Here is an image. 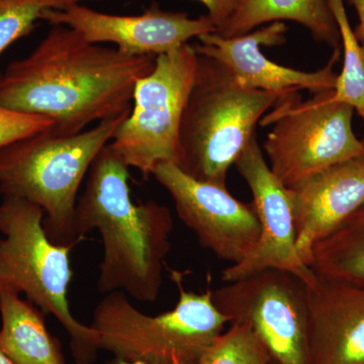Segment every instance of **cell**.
Listing matches in <instances>:
<instances>
[{
	"instance_id": "9a60e30c",
	"label": "cell",
	"mask_w": 364,
	"mask_h": 364,
	"mask_svg": "<svg viewBox=\"0 0 364 364\" xmlns=\"http://www.w3.org/2000/svg\"><path fill=\"white\" fill-rule=\"evenodd\" d=\"M308 301L310 364H364V286L317 275Z\"/></svg>"
},
{
	"instance_id": "ba28073f",
	"label": "cell",
	"mask_w": 364,
	"mask_h": 364,
	"mask_svg": "<svg viewBox=\"0 0 364 364\" xmlns=\"http://www.w3.org/2000/svg\"><path fill=\"white\" fill-rule=\"evenodd\" d=\"M198 54L184 44L158 55L153 70L136 82L130 114L109 145L143 178L161 163H176L179 127L195 79Z\"/></svg>"
},
{
	"instance_id": "8fae6325",
	"label": "cell",
	"mask_w": 364,
	"mask_h": 364,
	"mask_svg": "<svg viewBox=\"0 0 364 364\" xmlns=\"http://www.w3.org/2000/svg\"><path fill=\"white\" fill-rule=\"evenodd\" d=\"M235 165L252 193L260 236L257 245L245 259L223 270L222 279L234 282L274 268L293 273L306 286H313L317 274L304 262L296 248V225L289 188L270 169L256 134Z\"/></svg>"
},
{
	"instance_id": "ac0fdd59",
	"label": "cell",
	"mask_w": 364,
	"mask_h": 364,
	"mask_svg": "<svg viewBox=\"0 0 364 364\" xmlns=\"http://www.w3.org/2000/svg\"><path fill=\"white\" fill-rule=\"evenodd\" d=\"M310 267L318 277L364 286V205L314 246Z\"/></svg>"
},
{
	"instance_id": "8992f818",
	"label": "cell",
	"mask_w": 364,
	"mask_h": 364,
	"mask_svg": "<svg viewBox=\"0 0 364 364\" xmlns=\"http://www.w3.org/2000/svg\"><path fill=\"white\" fill-rule=\"evenodd\" d=\"M2 196L0 287L25 294L43 313L54 316L70 337L76 364H93L100 350L97 333L74 318L67 298L73 277L72 248L50 240L39 205L18 196Z\"/></svg>"
},
{
	"instance_id": "d4e9b609",
	"label": "cell",
	"mask_w": 364,
	"mask_h": 364,
	"mask_svg": "<svg viewBox=\"0 0 364 364\" xmlns=\"http://www.w3.org/2000/svg\"><path fill=\"white\" fill-rule=\"evenodd\" d=\"M0 364H14V361L1 349H0Z\"/></svg>"
},
{
	"instance_id": "d6986e66",
	"label": "cell",
	"mask_w": 364,
	"mask_h": 364,
	"mask_svg": "<svg viewBox=\"0 0 364 364\" xmlns=\"http://www.w3.org/2000/svg\"><path fill=\"white\" fill-rule=\"evenodd\" d=\"M327 1L338 26L343 49V68L337 76L333 98L350 105L364 122V42L352 30L343 0Z\"/></svg>"
},
{
	"instance_id": "44dd1931",
	"label": "cell",
	"mask_w": 364,
	"mask_h": 364,
	"mask_svg": "<svg viewBox=\"0 0 364 364\" xmlns=\"http://www.w3.org/2000/svg\"><path fill=\"white\" fill-rule=\"evenodd\" d=\"M85 0H0V55L30 35L48 9H62Z\"/></svg>"
},
{
	"instance_id": "52a82bcc",
	"label": "cell",
	"mask_w": 364,
	"mask_h": 364,
	"mask_svg": "<svg viewBox=\"0 0 364 364\" xmlns=\"http://www.w3.org/2000/svg\"><path fill=\"white\" fill-rule=\"evenodd\" d=\"M333 95L334 90L318 91L303 102L293 93L261 119V126H273L263 145L268 165L287 188L364 155L363 141L352 128L353 107Z\"/></svg>"
},
{
	"instance_id": "484cf974",
	"label": "cell",
	"mask_w": 364,
	"mask_h": 364,
	"mask_svg": "<svg viewBox=\"0 0 364 364\" xmlns=\"http://www.w3.org/2000/svg\"><path fill=\"white\" fill-rule=\"evenodd\" d=\"M117 364H147V363H140V361H136V363H128V361L117 360ZM176 364H179V363H176Z\"/></svg>"
},
{
	"instance_id": "4fadbf2b",
	"label": "cell",
	"mask_w": 364,
	"mask_h": 364,
	"mask_svg": "<svg viewBox=\"0 0 364 364\" xmlns=\"http://www.w3.org/2000/svg\"><path fill=\"white\" fill-rule=\"evenodd\" d=\"M287 26L275 21L259 30L239 37L225 38L217 33L200 36L193 45L198 55L219 61L233 74L239 85L251 90L270 91L289 95L301 90L318 91L334 90L337 76L334 66L340 49L335 48L327 65L314 72L294 70L268 60L261 52V46L274 47L287 40Z\"/></svg>"
},
{
	"instance_id": "30bf717a",
	"label": "cell",
	"mask_w": 364,
	"mask_h": 364,
	"mask_svg": "<svg viewBox=\"0 0 364 364\" xmlns=\"http://www.w3.org/2000/svg\"><path fill=\"white\" fill-rule=\"evenodd\" d=\"M152 176L168 191L177 215L202 247L232 265L252 252L260 236L253 203L237 200L225 186L193 178L174 163L158 164Z\"/></svg>"
},
{
	"instance_id": "6da1fadb",
	"label": "cell",
	"mask_w": 364,
	"mask_h": 364,
	"mask_svg": "<svg viewBox=\"0 0 364 364\" xmlns=\"http://www.w3.org/2000/svg\"><path fill=\"white\" fill-rule=\"evenodd\" d=\"M154 56H130L93 44L66 26H53L28 56L0 74V105L44 117L51 133L71 136L130 112L136 82Z\"/></svg>"
},
{
	"instance_id": "83f0119b",
	"label": "cell",
	"mask_w": 364,
	"mask_h": 364,
	"mask_svg": "<svg viewBox=\"0 0 364 364\" xmlns=\"http://www.w3.org/2000/svg\"><path fill=\"white\" fill-rule=\"evenodd\" d=\"M364 143V142H363Z\"/></svg>"
},
{
	"instance_id": "4316f807",
	"label": "cell",
	"mask_w": 364,
	"mask_h": 364,
	"mask_svg": "<svg viewBox=\"0 0 364 364\" xmlns=\"http://www.w3.org/2000/svg\"><path fill=\"white\" fill-rule=\"evenodd\" d=\"M272 364H275V363H273V361H272Z\"/></svg>"
},
{
	"instance_id": "ffe728a7",
	"label": "cell",
	"mask_w": 364,
	"mask_h": 364,
	"mask_svg": "<svg viewBox=\"0 0 364 364\" xmlns=\"http://www.w3.org/2000/svg\"><path fill=\"white\" fill-rule=\"evenodd\" d=\"M267 347L245 323H231L198 364H272Z\"/></svg>"
},
{
	"instance_id": "7402d4cb",
	"label": "cell",
	"mask_w": 364,
	"mask_h": 364,
	"mask_svg": "<svg viewBox=\"0 0 364 364\" xmlns=\"http://www.w3.org/2000/svg\"><path fill=\"white\" fill-rule=\"evenodd\" d=\"M52 126V122L44 117L13 111L0 105V149Z\"/></svg>"
},
{
	"instance_id": "2e32d148",
	"label": "cell",
	"mask_w": 364,
	"mask_h": 364,
	"mask_svg": "<svg viewBox=\"0 0 364 364\" xmlns=\"http://www.w3.org/2000/svg\"><path fill=\"white\" fill-rule=\"evenodd\" d=\"M0 349L14 364H66L58 339L48 331L37 306L0 287Z\"/></svg>"
},
{
	"instance_id": "3957f363",
	"label": "cell",
	"mask_w": 364,
	"mask_h": 364,
	"mask_svg": "<svg viewBox=\"0 0 364 364\" xmlns=\"http://www.w3.org/2000/svg\"><path fill=\"white\" fill-rule=\"evenodd\" d=\"M284 97L244 87L219 61L198 54L174 164L193 178L227 188L230 167L255 135L256 124Z\"/></svg>"
},
{
	"instance_id": "9c48e42d",
	"label": "cell",
	"mask_w": 364,
	"mask_h": 364,
	"mask_svg": "<svg viewBox=\"0 0 364 364\" xmlns=\"http://www.w3.org/2000/svg\"><path fill=\"white\" fill-rule=\"evenodd\" d=\"M231 323L250 326L275 364H310L308 286L293 273H253L213 291Z\"/></svg>"
},
{
	"instance_id": "603a6c76",
	"label": "cell",
	"mask_w": 364,
	"mask_h": 364,
	"mask_svg": "<svg viewBox=\"0 0 364 364\" xmlns=\"http://www.w3.org/2000/svg\"><path fill=\"white\" fill-rule=\"evenodd\" d=\"M207 9L208 18L215 26V33L220 32L229 23L232 16L240 7L243 0H196Z\"/></svg>"
},
{
	"instance_id": "cb8c5ba5",
	"label": "cell",
	"mask_w": 364,
	"mask_h": 364,
	"mask_svg": "<svg viewBox=\"0 0 364 364\" xmlns=\"http://www.w3.org/2000/svg\"><path fill=\"white\" fill-rule=\"evenodd\" d=\"M350 2L358 14L359 21V25L354 32L358 40L364 42V0H350Z\"/></svg>"
},
{
	"instance_id": "277c9868",
	"label": "cell",
	"mask_w": 364,
	"mask_h": 364,
	"mask_svg": "<svg viewBox=\"0 0 364 364\" xmlns=\"http://www.w3.org/2000/svg\"><path fill=\"white\" fill-rule=\"evenodd\" d=\"M130 112L71 136L39 132L0 149V193L25 198L45 213L44 229L56 245L79 243L75 210L91 164Z\"/></svg>"
},
{
	"instance_id": "5b68a950",
	"label": "cell",
	"mask_w": 364,
	"mask_h": 364,
	"mask_svg": "<svg viewBox=\"0 0 364 364\" xmlns=\"http://www.w3.org/2000/svg\"><path fill=\"white\" fill-rule=\"evenodd\" d=\"M179 291L173 310L149 316L132 305L122 291L107 294L93 312L91 327L100 350L117 360L147 364H198L222 334L229 318L213 301V291H186L178 272H171Z\"/></svg>"
},
{
	"instance_id": "5bb4252c",
	"label": "cell",
	"mask_w": 364,
	"mask_h": 364,
	"mask_svg": "<svg viewBox=\"0 0 364 364\" xmlns=\"http://www.w3.org/2000/svg\"><path fill=\"white\" fill-rule=\"evenodd\" d=\"M287 188L293 205L296 248L310 267L314 246L364 205V155Z\"/></svg>"
},
{
	"instance_id": "7a4b0ae2",
	"label": "cell",
	"mask_w": 364,
	"mask_h": 364,
	"mask_svg": "<svg viewBox=\"0 0 364 364\" xmlns=\"http://www.w3.org/2000/svg\"><path fill=\"white\" fill-rule=\"evenodd\" d=\"M130 167L109 143L98 153L77 200L75 232L81 241L97 229L104 246L97 289L122 291L141 303L156 301L171 250V212L156 202L135 203Z\"/></svg>"
},
{
	"instance_id": "7c38bea8",
	"label": "cell",
	"mask_w": 364,
	"mask_h": 364,
	"mask_svg": "<svg viewBox=\"0 0 364 364\" xmlns=\"http://www.w3.org/2000/svg\"><path fill=\"white\" fill-rule=\"evenodd\" d=\"M41 21L66 26L93 44H112L130 56L165 54L188 44L193 38L215 33L207 14L198 18L186 13L163 11L156 2L136 16L100 13L80 4L62 9H48Z\"/></svg>"
},
{
	"instance_id": "e0dca14e",
	"label": "cell",
	"mask_w": 364,
	"mask_h": 364,
	"mask_svg": "<svg viewBox=\"0 0 364 364\" xmlns=\"http://www.w3.org/2000/svg\"><path fill=\"white\" fill-rule=\"evenodd\" d=\"M291 21L305 26L317 42L339 47L340 33L327 0H243L218 35L239 37L258 26Z\"/></svg>"
}]
</instances>
